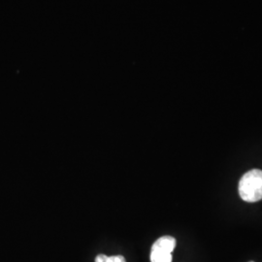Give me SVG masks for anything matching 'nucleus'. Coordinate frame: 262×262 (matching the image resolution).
<instances>
[{
  "label": "nucleus",
  "instance_id": "1",
  "mask_svg": "<svg viewBox=\"0 0 262 262\" xmlns=\"http://www.w3.org/2000/svg\"><path fill=\"white\" fill-rule=\"evenodd\" d=\"M239 194L246 202H257L262 199V171L253 169L246 174L239 182Z\"/></svg>",
  "mask_w": 262,
  "mask_h": 262
},
{
  "label": "nucleus",
  "instance_id": "2",
  "mask_svg": "<svg viewBox=\"0 0 262 262\" xmlns=\"http://www.w3.org/2000/svg\"><path fill=\"white\" fill-rule=\"evenodd\" d=\"M176 247V239L172 236H162L151 247L150 262H172V252Z\"/></svg>",
  "mask_w": 262,
  "mask_h": 262
},
{
  "label": "nucleus",
  "instance_id": "3",
  "mask_svg": "<svg viewBox=\"0 0 262 262\" xmlns=\"http://www.w3.org/2000/svg\"><path fill=\"white\" fill-rule=\"evenodd\" d=\"M95 262H126V260L122 255L107 256L105 254H98L95 257Z\"/></svg>",
  "mask_w": 262,
  "mask_h": 262
},
{
  "label": "nucleus",
  "instance_id": "4",
  "mask_svg": "<svg viewBox=\"0 0 262 262\" xmlns=\"http://www.w3.org/2000/svg\"><path fill=\"white\" fill-rule=\"evenodd\" d=\"M250 262H254V261H250Z\"/></svg>",
  "mask_w": 262,
  "mask_h": 262
}]
</instances>
